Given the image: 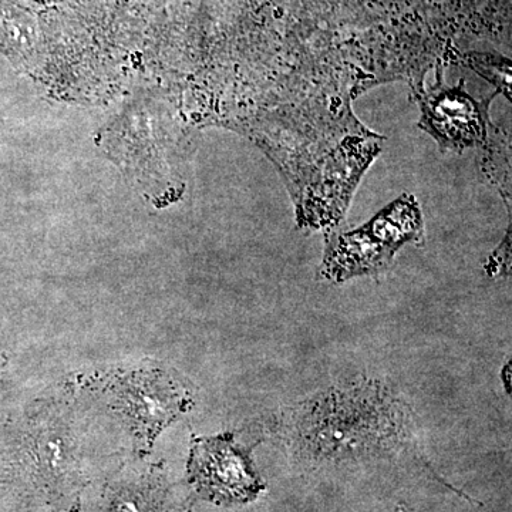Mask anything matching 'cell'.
Returning a JSON list of instances; mask_svg holds the SVG:
<instances>
[{"instance_id":"cell-5","label":"cell","mask_w":512,"mask_h":512,"mask_svg":"<svg viewBox=\"0 0 512 512\" xmlns=\"http://www.w3.org/2000/svg\"><path fill=\"white\" fill-rule=\"evenodd\" d=\"M109 512H192L188 498L168 483L163 468H150L110 490Z\"/></svg>"},{"instance_id":"cell-3","label":"cell","mask_w":512,"mask_h":512,"mask_svg":"<svg viewBox=\"0 0 512 512\" xmlns=\"http://www.w3.org/2000/svg\"><path fill=\"white\" fill-rule=\"evenodd\" d=\"M491 99L474 100L463 82L447 87L437 80L436 86L421 99L423 114L419 126L437 141L441 151L463 153L466 148L481 146L488 140Z\"/></svg>"},{"instance_id":"cell-4","label":"cell","mask_w":512,"mask_h":512,"mask_svg":"<svg viewBox=\"0 0 512 512\" xmlns=\"http://www.w3.org/2000/svg\"><path fill=\"white\" fill-rule=\"evenodd\" d=\"M121 387V397L148 440L183 412L190 400L174 380L163 375H136Z\"/></svg>"},{"instance_id":"cell-2","label":"cell","mask_w":512,"mask_h":512,"mask_svg":"<svg viewBox=\"0 0 512 512\" xmlns=\"http://www.w3.org/2000/svg\"><path fill=\"white\" fill-rule=\"evenodd\" d=\"M188 481L201 498L225 507L252 503L265 490L251 448L238 444L231 433L194 441Z\"/></svg>"},{"instance_id":"cell-1","label":"cell","mask_w":512,"mask_h":512,"mask_svg":"<svg viewBox=\"0 0 512 512\" xmlns=\"http://www.w3.org/2000/svg\"><path fill=\"white\" fill-rule=\"evenodd\" d=\"M424 235L423 214L412 195H402L367 224L339 232L326 242L322 274L335 282L379 274L400 248Z\"/></svg>"}]
</instances>
